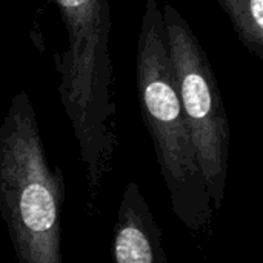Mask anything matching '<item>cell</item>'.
<instances>
[{
	"instance_id": "8992f818",
	"label": "cell",
	"mask_w": 263,
	"mask_h": 263,
	"mask_svg": "<svg viewBox=\"0 0 263 263\" xmlns=\"http://www.w3.org/2000/svg\"><path fill=\"white\" fill-rule=\"evenodd\" d=\"M240 43L263 60V0H217Z\"/></svg>"
},
{
	"instance_id": "277c9868",
	"label": "cell",
	"mask_w": 263,
	"mask_h": 263,
	"mask_svg": "<svg viewBox=\"0 0 263 263\" xmlns=\"http://www.w3.org/2000/svg\"><path fill=\"white\" fill-rule=\"evenodd\" d=\"M170 55L197 165L213 210H220L227 193L230 122L208 55L190 23L171 5L162 9Z\"/></svg>"
},
{
	"instance_id": "7a4b0ae2",
	"label": "cell",
	"mask_w": 263,
	"mask_h": 263,
	"mask_svg": "<svg viewBox=\"0 0 263 263\" xmlns=\"http://www.w3.org/2000/svg\"><path fill=\"white\" fill-rule=\"evenodd\" d=\"M66 185L46 157L31 97L20 89L0 122V214L18 263H63Z\"/></svg>"
},
{
	"instance_id": "3957f363",
	"label": "cell",
	"mask_w": 263,
	"mask_h": 263,
	"mask_svg": "<svg viewBox=\"0 0 263 263\" xmlns=\"http://www.w3.org/2000/svg\"><path fill=\"white\" fill-rule=\"evenodd\" d=\"M136 82L140 112L154 145L174 216L188 230L210 234L214 210L185 120L157 0H145L137 39Z\"/></svg>"
},
{
	"instance_id": "6da1fadb",
	"label": "cell",
	"mask_w": 263,
	"mask_h": 263,
	"mask_svg": "<svg viewBox=\"0 0 263 263\" xmlns=\"http://www.w3.org/2000/svg\"><path fill=\"white\" fill-rule=\"evenodd\" d=\"M66 29V46L55 54L59 94L74 129L85 168L88 206L112 170L119 148L114 68L109 55V0H48Z\"/></svg>"
},
{
	"instance_id": "5b68a950",
	"label": "cell",
	"mask_w": 263,
	"mask_h": 263,
	"mask_svg": "<svg viewBox=\"0 0 263 263\" xmlns=\"http://www.w3.org/2000/svg\"><path fill=\"white\" fill-rule=\"evenodd\" d=\"M114 263H168L163 233L140 186H125L112 236Z\"/></svg>"
}]
</instances>
